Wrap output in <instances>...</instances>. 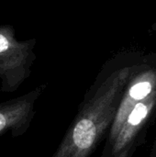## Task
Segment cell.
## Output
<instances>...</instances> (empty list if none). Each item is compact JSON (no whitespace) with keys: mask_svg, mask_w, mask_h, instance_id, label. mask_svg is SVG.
Listing matches in <instances>:
<instances>
[{"mask_svg":"<svg viewBox=\"0 0 156 157\" xmlns=\"http://www.w3.org/2000/svg\"><path fill=\"white\" fill-rule=\"evenodd\" d=\"M35 98V94H29L0 103V137L9 134L16 138L28 131L34 115Z\"/></svg>","mask_w":156,"mask_h":157,"instance_id":"1","label":"cell"},{"mask_svg":"<svg viewBox=\"0 0 156 157\" xmlns=\"http://www.w3.org/2000/svg\"><path fill=\"white\" fill-rule=\"evenodd\" d=\"M150 108L147 103H137L134 106L128 115L120 133L115 139V144L113 148L114 153H119L130 143V141L141 128L143 122L146 120Z\"/></svg>","mask_w":156,"mask_h":157,"instance_id":"2","label":"cell"},{"mask_svg":"<svg viewBox=\"0 0 156 157\" xmlns=\"http://www.w3.org/2000/svg\"><path fill=\"white\" fill-rule=\"evenodd\" d=\"M151 90H152V86L149 82L138 83L131 88L130 97L134 101L142 100L150 94Z\"/></svg>","mask_w":156,"mask_h":157,"instance_id":"3","label":"cell"}]
</instances>
